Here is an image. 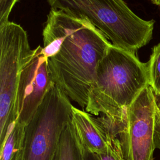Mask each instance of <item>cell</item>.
Returning a JSON list of instances; mask_svg holds the SVG:
<instances>
[{
  "label": "cell",
  "mask_w": 160,
  "mask_h": 160,
  "mask_svg": "<svg viewBox=\"0 0 160 160\" xmlns=\"http://www.w3.org/2000/svg\"><path fill=\"white\" fill-rule=\"evenodd\" d=\"M42 37L52 82L86 108L97 66L112 44L88 20L54 9L48 14Z\"/></svg>",
  "instance_id": "1"
},
{
  "label": "cell",
  "mask_w": 160,
  "mask_h": 160,
  "mask_svg": "<svg viewBox=\"0 0 160 160\" xmlns=\"http://www.w3.org/2000/svg\"><path fill=\"white\" fill-rule=\"evenodd\" d=\"M148 85L146 62L135 53L112 44L97 66L85 110L123 121L127 108Z\"/></svg>",
  "instance_id": "2"
},
{
  "label": "cell",
  "mask_w": 160,
  "mask_h": 160,
  "mask_svg": "<svg viewBox=\"0 0 160 160\" xmlns=\"http://www.w3.org/2000/svg\"><path fill=\"white\" fill-rule=\"evenodd\" d=\"M51 9L85 19L118 48L135 53L151 39L154 21L138 16L123 0H46Z\"/></svg>",
  "instance_id": "3"
},
{
  "label": "cell",
  "mask_w": 160,
  "mask_h": 160,
  "mask_svg": "<svg viewBox=\"0 0 160 160\" xmlns=\"http://www.w3.org/2000/svg\"><path fill=\"white\" fill-rule=\"evenodd\" d=\"M69 98L54 83L24 128L21 160H52L62 132L71 121Z\"/></svg>",
  "instance_id": "4"
},
{
  "label": "cell",
  "mask_w": 160,
  "mask_h": 160,
  "mask_svg": "<svg viewBox=\"0 0 160 160\" xmlns=\"http://www.w3.org/2000/svg\"><path fill=\"white\" fill-rule=\"evenodd\" d=\"M32 50L27 32L19 24L9 21L0 25V148L17 121L20 71Z\"/></svg>",
  "instance_id": "5"
},
{
  "label": "cell",
  "mask_w": 160,
  "mask_h": 160,
  "mask_svg": "<svg viewBox=\"0 0 160 160\" xmlns=\"http://www.w3.org/2000/svg\"><path fill=\"white\" fill-rule=\"evenodd\" d=\"M156 101L146 86L127 108L118 138L126 160H154V124Z\"/></svg>",
  "instance_id": "6"
},
{
  "label": "cell",
  "mask_w": 160,
  "mask_h": 160,
  "mask_svg": "<svg viewBox=\"0 0 160 160\" xmlns=\"http://www.w3.org/2000/svg\"><path fill=\"white\" fill-rule=\"evenodd\" d=\"M54 84L48 58L38 46L26 59L20 71L16 98L17 121L26 126Z\"/></svg>",
  "instance_id": "7"
},
{
  "label": "cell",
  "mask_w": 160,
  "mask_h": 160,
  "mask_svg": "<svg viewBox=\"0 0 160 160\" xmlns=\"http://www.w3.org/2000/svg\"><path fill=\"white\" fill-rule=\"evenodd\" d=\"M71 121L85 149L97 154L106 151V136L97 118L73 106Z\"/></svg>",
  "instance_id": "8"
},
{
  "label": "cell",
  "mask_w": 160,
  "mask_h": 160,
  "mask_svg": "<svg viewBox=\"0 0 160 160\" xmlns=\"http://www.w3.org/2000/svg\"><path fill=\"white\" fill-rule=\"evenodd\" d=\"M52 160H84L83 146L72 121L61 133Z\"/></svg>",
  "instance_id": "9"
},
{
  "label": "cell",
  "mask_w": 160,
  "mask_h": 160,
  "mask_svg": "<svg viewBox=\"0 0 160 160\" xmlns=\"http://www.w3.org/2000/svg\"><path fill=\"white\" fill-rule=\"evenodd\" d=\"M25 126L16 121L4 144L0 148V160H21Z\"/></svg>",
  "instance_id": "10"
},
{
  "label": "cell",
  "mask_w": 160,
  "mask_h": 160,
  "mask_svg": "<svg viewBox=\"0 0 160 160\" xmlns=\"http://www.w3.org/2000/svg\"><path fill=\"white\" fill-rule=\"evenodd\" d=\"M146 64L149 84L154 93L160 96V42L153 48Z\"/></svg>",
  "instance_id": "11"
},
{
  "label": "cell",
  "mask_w": 160,
  "mask_h": 160,
  "mask_svg": "<svg viewBox=\"0 0 160 160\" xmlns=\"http://www.w3.org/2000/svg\"><path fill=\"white\" fill-rule=\"evenodd\" d=\"M101 160H126L118 137H106V149L98 154Z\"/></svg>",
  "instance_id": "12"
},
{
  "label": "cell",
  "mask_w": 160,
  "mask_h": 160,
  "mask_svg": "<svg viewBox=\"0 0 160 160\" xmlns=\"http://www.w3.org/2000/svg\"><path fill=\"white\" fill-rule=\"evenodd\" d=\"M18 0H0V25L9 21L8 18Z\"/></svg>",
  "instance_id": "13"
},
{
  "label": "cell",
  "mask_w": 160,
  "mask_h": 160,
  "mask_svg": "<svg viewBox=\"0 0 160 160\" xmlns=\"http://www.w3.org/2000/svg\"><path fill=\"white\" fill-rule=\"evenodd\" d=\"M154 144L155 148L160 149V109L156 104L155 112V124H154Z\"/></svg>",
  "instance_id": "14"
},
{
  "label": "cell",
  "mask_w": 160,
  "mask_h": 160,
  "mask_svg": "<svg viewBox=\"0 0 160 160\" xmlns=\"http://www.w3.org/2000/svg\"><path fill=\"white\" fill-rule=\"evenodd\" d=\"M83 158L84 160H101L98 155L92 152L83 147Z\"/></svg>",
  "instance_id": "15"
},
{
  "label": "cell",
  "mask_w": 160,
  "mask_h": 160,
  "mask_svg": "<svg viewBox=\"0 0 160 160\" xmlns=\"http://www.w3.org/2000/svg\"><path fill=\"white\" fill-rule=\"evenodd\" d=\"M154 95H155V98H156V101L157 106L160 109V96L156 95L155 94H154Z\"/></svg>",
  "instance_id": "16"
},
{
  "label": "cell",
  "mask_w": 160,
  "mask_h": 160,
  "mask_svg": "<svg viewBox=\"0 0 160 160\" xmlns=\"http://www.w3.org/2000/svg\"><path fill=\"white\" fill-rule=\"evenodd\" d=\"M152 3L157 5V6H160V0H151Z\"/></svg>",
  "instance_id": "17"
}]
</instances>
